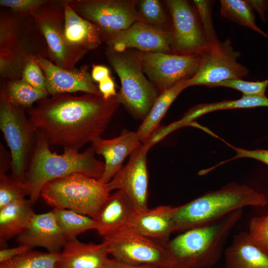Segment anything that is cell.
Segmentation results:
<instances>
[{
    "mask_svg": "<svg viewBox=\"0 0 268 268\" xmlns=\"http://www.w3.org/2000/svg\"><path fill=\"white\" fill-rule=\"evenodd\" d=\"M39 101L28 111L36 130L49 144L77 151L101 137L120 105L116 97L106 100L90 93H61Z\"/></svg>",
    "mask_w": 268,
    "mask_h": 268,
    "instance_id": "1",
    "label": "cell"
},
{
    "mask_svg": "<svg viewBox=\"0 0 268 268\" xmlns=\"http://www.w3.org/2000/svg\"><path fill=\"white\" fill-rule=\"evenodd\" d=\"M49 145L43 134L37 130L34 151L25 183L32 204L49 182L76 173L99 179L104 172V162L95 158L91 146L82 153L64 148L63 154H57L51 151Z\"/></svg>",
    "mask_w": 268,
    "mask_h": 268,
    "instance_id": "2",
    "label": "cell"
},
{
    "mask_svg": "<svg viewBox=\"0 0 268 268\" xmlns=\"http://www.w3.org/2000/svg\"><path fill=\"white\" fill-rule=\"evenodd\" d=\"M266 196L252 188L231 183L180 206H175L173 231H184L213 223L227 214L247 206L263 207Z\"/></svg>",
    "mask_w": 268,
    "mask_h": 268,
    "instance_id": "3",
    "label": "cell"
},
{
    "mask_svg": "<svg viewBox=\"0 0 268 268\" xmlns=\"http://www.w3.org/2000/svg\"><path fill=\"white\" fill-rule=\"evenodd\" d=\"M243 209L219 220L183 231L167 243L172 260V268H209L220 260L224 248Z\"/></svg>",
    "mask_w": 268,
    "mask_h": 268,
    "instance_id": "4",
    "label": "cell"
},
{
    "mask_svg": "<svg viewBox=\"0 0 268 268\" xmlns=\"http://www.w3.org/2000/svg\"><path fill=\"white\" fill-rule=\"evenodd\" d=\"M110 195L106 184L78 173L49 182L40 193L54 208L69 209L93 218Z\"/></svg>",
    "mask_w": 268,
    "mask_h": 268,
    "instance_id": "5",
    "label": "cell"
},
{
    "mask_svg": "<svg viewBox=\"0 0 268 268\" xmlns=\"http://www.w3.org/2000/svg\"><path fill=\"white\" fill-rule=\"evenodd\" d=\"M108 58L121 81L117 101L134 117L143 120L158 96V91L145 77L135 53L111 50Z\"/></svg>",
    "mask_w": 268,
    "mask_h": 268,
    "instance_id": "6",
    "label": "cell"
},
{
    "mask_svg": "<svg viewBox=\"0 0 268 268\" xmlns=\"http://www.w3.org/2000/svg\"><path fill=\"white\" fill-rule=\"evenodd\" d=\"M0 128L10 150L12 178L25 184V168L37 130L23 110L13 104L3 91L0 96Z\"/></svg>",
    "mask_w": 268,
    "mask_h": 268,
    "instance_id": "7",
    "label": "cell"
},
{
    "mask_svg": "<svg viewBox=\"0 0 268 268\" xmlns=\"http://www.w3.org/2000/svg\"><path fill=\"white\" fill-rule=\"evenodd\" d=\"M109 255L120 261L156 268H172L173 260L167 247L129 229L104 237Z\"/></svg>",
    "mask_w": 268,
    "mask_h": 268,
    "instance_id": "8",
    "label": "cell"
},
{
    "mask_svg": "<svg viewBox=\"0 0 268 268\" xmlns=\"http://www.w3.org/2000/svg\"><path fill=\"white\" fill-rule=\"evenodd\" d=\"M79 15L94 24L109 37L143 21L136 10L137 0H85L68 2Z\"/></svg>",
    "mask_w": 268,
    "mask_h": 268,
    "instance_id": "9",
    "label": "cell"
},
{
    "mask_svg": "<svg viewBox=\"0 0 268 268\" xmlns=\"http://www.w3.org/2000/svg\"><path fill=\"white\" fill-rule=\"evenodd\" d=\"M240 53L235 51L229 39L218 40L208 46L201 55L196 73L187 80V87L204 85L208 87L226 80L243 79L249 73L248 68L237 61Z\"/></svg>",
    "mask_w": 268,
    "mask_h": 268,
    "instance_id": "10",
    "label": "cell"
},
{
    "mask_svg": "<svg viewBox=\"0 0 268 268\" xmlns=\"http://www.w3.org/2000/svg\"><path fill=\"white\" fill-rule=\"evenodd\" d=\"M135 54L143 72L160 94L180 82L191 78L196 73L201 60V55L140 51Z\"/></svg>",
    "mask_w": 268,
    "mask_h": 268,
    "instance_id": "11",
    "label": "cell"
},
{
    "mask_svg": "<svg viewBox=\"0 0 268 268\" xmlns=\"http://www.w3.org/2000/svg\"><path fill=\"white\" fill-rule=\"evenodd\" d=\"M166 3L172 18V53L201 55L208 45L195 8L184 0H168Z\"/></svg>",
    "mask_w": 268,
    "mask_h": 268,
    "instance_id": "12",
    "label": "cell"
},
{
    "mask_svg": "<svg viewBox=\"0 0 268 268\" xmlns=\"http://www.w3.org/2000/svg\"><path fill=\"white\" fill-rule=\"evenodd\" d=\"M150 146L141 143L130 155L122 167L106 184L109 191H121L130 200L136 211L148 208V174L146 156Z\"/></svg>",
    "mask_w": 268,
    "mask_h": 268,
    "instance_id": "13",
    "label": "cell"
},
{
    "mask_svg": "<svg viewBox=\"0 0 268 268\" xmlns=\"http://www.w3.org/2000/svg\"><path fill=\"white\" fill-rule=\"evenodd\" d=\"M57 66L72 69L85 52L76 49L67 41L64 34V15L42 6L32 12Z\"/></svg>",
    "mask_w": 268,
    "mask_h": 268,
    "instance_id": "14",
    "label": "cell"
},
{
    "mask_svg": "<svg viewBox=\"0 0 268 268\" xmlns=\"http://www.w3.org/2000/svg\"><path fill=\"white\" fill-rule=\"evenodd\" d=\"M108 43L117 53L135 48L144 52L172 53L170 31L142 21L109 36Z\"/></svg>",
    "mask_w": 268,
    "mask_h": 268,
    "instance_id": "15",
    "label": "cell"
},
{
    "mask_svg": "<svg viewBox=\"0 0 268 268\" xmlns=\"http://www.w3.org/2000/svg\"><path fill=\"white\" fill-rule=\"evenodd\" d=\"M37 62L44 73L50 95L82 91L102 96L86 70L64 69L43 58Z\"/></svg>",
    "mask_w": 268,
    "mask_h": 268,
    "instance_id": "16",
    "label": "cell"
},
{
    "mask_svg": "<svg viewBox=\"0 0 268 268\" xmlns=\"http://www.w3.org/2000/svg\"><path fill=\"white\" fill-rule=\"evenodd\" d=\"M17 241L20 245L31 249L43 247L50 253H61L67 242L53 211L40 214L33 212Z\"/></svg>",
    "mask_w": 268,
    "mask_h": 268,
    "instance_id": "17",
    "label": "cell"
},
{
    "mask_svg": "<svg viewBox=\"0 0 268 268\" xmlns=\"http://www.w3.org/2000/svg\"><path fill=\"white\" fill-rule=\"evenodd\" d=\"M141 144L136 132L124 130L113 138H98L91 143L95 153L102 155L105 159L103 173L99 179L107 184L123 167L125 158Z\"/></svg>",
    "mask_w": 268,
    "mask_h": 268,
    "instance_id": "18",
    "label": "cell"
},
{
    "mask_svg": "<svg viewBox=\"0 0 268 268\" xmlns=\"http://www.w3.org/2000/svg\"><path fill=\"white\" fill-rule=\"evenodd\" d=\"M175 207L161 205L134 213L127 229L163 243H167L173 231Z\"/></svg>",
    "mask_w": 268,
    "mask_h": 268,
    "instance_id": "19",
    "label": "cell"
},
{
    "mask_svg": "<svg viewBox=\"0 0 268 268\" xmlns=\"http://www.w3.org/2000/svg\"><path fill=\"white\" fill-rule=\"evenodd\" d=\"M136 210L120 191L110 194L94 218L95 230L103 238L127 228Z\"/></svg>",
    "mask_w": 268,
    "mask_h": 268,
    "instance_id": "20",
    "label": "cell"
},
{
    "mask_svg": "<svg viewBox=\"0 0 268 268\" xmlns=\"http://www.w3.org/2000/svg\"><path fill=\"white\" fill-rule=\"evenodd\" d=\"M109 255L105 244L67 241L60 253L58 268H103Z\"/></svg>",
    "mask_w": 268,
    "mask_h": 268,
    "instance_id": "21",
    "label": "cell"
},
{
    "mask_svg": "<svg viewBox=\"0 0 268 268\" xmlns=\"http://www.w3.org/2000/svg\"><path fill=\"white\" fill-rule=\"evenodd\" d=\"M64 34L72 47L86 52L101 43V32L92 23L79 15L68 2L64 4Z\"/></svg>",
    "mask_w": 268,
    "mask_h": 268,
    "instance_id": "22",
    "label": "cell"
},
{
    "mask_svg": "<svg viewBox=\"0 0 268 268\" xmlns=\"http://www.w3.org/2000/svg\"><path fill=\"white\" fill-rule=\"evenodd\" d=\"M223 254L226 268H268V255L252 242L247 232L235 235Z\"/></svg>",
    "mask_w": 268,
    "mask_h": 268,
    "instance_id": "23",
    "label": "cell"
},
{
    "mask_svg": "<svg viewBox=\"0 0 268 268\" xmlns=\"http://www.w3.org/2000/svg\"><path fill=\"white\" fill-rule=\"evenodd\" d=\"M259 107H268V98L262 96H245L236 100H224L197 105L189 110L179 121L165 127V132L169 134L173 131L184 126H189L193 121L205 114L221 110L251 108Z\"/></svg>",
    "mask_w": 268,
    "mask_h": 268,
    "instance_id": "24",
    "label": "cell"
},
{
    "mask_svg": "<svg viewBox=\"0 0 268 268\" xmlns=\"http://www.w3.org/2000/svg\"><path fill=\"white\" fill-rule=\"evenodd\" d=\"M32 205L29 200L24 198L0 208V245L2 248L8 240L23 230L33 212Z\"/></svg>",
    "mask_w": 268,
    "mask_h": 268,
    "instance_id": "25",
    "label": "cell"
},
{
    "mask_svg": "<svg viewBox=\"0 0 268 268\" xmlns=\"http://www.w3.org/2000/svg\"><path fill=\"white\" fill-rule=\"evenodd\" d=\"M187 80L180 82L157 97L149 112L136 132L141 143H146L157 130L161 119L171 104L179 94L188 87Z\"/></svg>",
    "mask_w": 268,
    "mask_h": 268,
    "instance_id": "26",
    "label": "cell"
},
{
    "mask_svg": "<svg viewBox=\"0 0 268 268\" xmlns=\"http://www.w3.org/2000/svg\"><path fill=\"white\" fill-rule=\"evenodd\" d=\"M52 211L67 241L76 239L77 235L85 231L96 229L93 218L69 209L54 208Z\"/></svg>",
    "mask_w": 268,
    "mask_h": 268,
    "instance_id": "27",
    "label": "cell"
},
{
    "mask_svg": "<svg viewBox=\"0 0 268 268\" xmlns=\"http://www.w3.org/2000/svg\"><path fill=\"white\" fill-rule=\"evenodd\" d=\"M220 3L221 16L268 38V35L256 25L253 9L247 0H221Z\"/></svg>",
    "mask_w": 268,
    "mask_h": 268,
    "instance_id": "28",
    "label": "cell"
},
{
    "mask_svg": "<svg viewBox=\"0 0 268 268\" xmlns=\"http://www.w3.org/2000/svg\"><path fill=\"white\" fill-rule=\"evenodd\" d=\"M60 255L31 250L0 263V268H58Z\"/></svg>",
    "mask_w": 268,
    "mask_h": 268,
    "instance_id": "29",
    "label": "cell"
},
{
    "mask_svg": "<svg viewBox=\"0 0 268 268\" xmlns=\"http://www.w3.org/2000/svg\"><path fill=\"white\" fill-rule=\"evenodd\" d=\"M9 100L17 106L29 107L36 101L47 97V91L37 89L23 79L10 82L5 92Z\"/></svg>",
    "mask_w": 268,
    "mask_h": 268,
    "instance_id": "30",
    "label": "cell"
},
{
    "mask_svg": "<svg viewBox=\"0 0 268 268\" xmlns=\"http://www.w3.org/2000/svg\"><path fill=\"white\" fill-rule=\"evenodd\" d=\"M28 192L25 184L0 173V208L18 200L25 198Z\"/></svg>",
    "mask_w": 268,
    "mask_h": 268,
    "instance_id": "31",
    "label": "cell"
},
{
    "mask_svg": "<svg viewBox=\"0 0 268 268\" xmlns=\"http://www.w3.org/2000/svg\"><path fill=\"white\" fill-rule=\"evenodd\" d=\"M138 12L144 22L168 30L167 17L158 0H141Z\"/></svg>",
    "mask_w": 268,
    "mask_h": 268,
    "instance_id": "32",
    "label": "cell"
},
{
    "mask_svg": "<svg viewBox=\"0 0 268 268\" xmlns=\"http://www.w3.org/2000/svg\"><path fill=\"white\" fill-rule=\"evenodd\" d=\"M222 86L237 90L242 96H265L268 86V79L263 81H248L241 79L226 80L213 84L212 87Z\"/></svg>",
    "mask_w": 268,
    "mask_h": 268,
    "instance_id": "33",
    "label": "cell"
},
{
    "mask_svg": "<svg viewBox=\"0 0 268 268\" xmlns=\"http://www.w3.org/2000/svg\"><path fill=\"white\" fill-rule=\"evenodd\" d=\"M247 233L252 242L268 255V212L264 216L253 217Z\"/></svg>",
    "mask_w": 268,
    "mask_h": 268,
    "instance_id": "34",
    "label": "cell"
},
{
    "mask_svg": "<svg viewBox=\"0 0 268 268\" xmlns=\"http://www.w3.org/2000/svg\"><path fill=\"white\" fill-rule=\"evenodd\" d=\"M193 3L209 46L218 40L211 18V2L209 0H194Z\"/></svg>",
    "mask_w": 268,
    "mask_h": 268,
    "instance_id": "35",
    "label": "cell"
},
{
    "mask_svg": "<svg viewBox=\"0 0 268 268\" xmlns=\"http://www.w3.org/2000/svg\"><path fill=\"white\" fill-rule=\"evenodd\" d=\"M22 76L23 79L32 86L47 91L45 76L37 62L33 60L28 62L24 67Z\"/></svg>",
    "mask_w": 268,
    "mask_h": 268,
    "instance_id": "36",
    "label": "cell"
},
{
    "mask_svg": "<svg viewBox=\"0 0 268 268\" xmlns=\"http://www.w3.org/2000/svg\"><path fill=\"white\" fill-rule=\"evenodd\" d=\"M14 22L11 20L0 22V51H15L16 33Z\"/></svg>",
    "mask_w": 268,
    "mask_h": 268,
    "instance_id": "37",
    "label": "cell"
},
{
    "mask_svg": "<svg viewBox=\"0 0 268 268\" xmlns=\"http://www.w3.org/2000/svg\"><path fill=\"white\" fill-rule=\"evenodd\" d=\"M42 0H0L1 6L8 7L21 13H31L42 7L45 3Z\"/></svg>",
    "mask_w": 268,
    "mask_h": 268,
    "instance_id": "38",
    "label": "cell"
},
{
    "mask_svg": "<svg viewBox=\"0 0 268 268\" xmlns=\"http://www.w3.org/2000/svg\"><path fill=\"white\" fill-rule=\"evenodd\" d=\"M229 146L232 148L236 152V155L231 159L223 161L218 165L210 168V170L213 169L221 164L226 162L239 158H249L260 161L268 165V149H258L255 150H247L238 147H236L226 143Z\"/></svg>",
    "mask_w": 268,
    "mask_h": 268,
    "instance_id": "39",
    "label": "cell"
},
{
    "mask_svg": "<svg viewBox=\"0 0 268 268\" xmlns=\"http://www.w3.org/2000/svg\"><path fill=\"white\" fill-rule=\"evenodd\" d=\"M98 89L102 97L106 100L117 95L114 82L110 75L99 82Z\"/></svg>",
    "mask_w": 268,
    "mask_h": 268,
    "instance_id": "40",
    "label": "cell"
},
{
    "mask_svg": "<svg viewBox=\"0 0 268 268\" xmlns=\"http://www.w3.org/2000/svg\"><path fill=\"white\" fill-rule=\"evenodd\" d=\"M31 249L29 247L23 245L12 248H2L0 250V263L31 251Z\"/></svg>",
    "mask_w": 268,
    "mask_h": 268,
    "instance_id": "41",
    "label": "cell"
},
{
    "mask_svg": "<svg viewBox=\"0 0 268 268\" xmlns=\"http://www.w3.org/2000/svg\"><path fill=\"white\" fill-rule=\"evenodd\" d=\"M103 268H156L148 265H134L124 262L114 258H108Z\"/></svg>",
    "mask_w": 268,
    "mask_h": 268,
    "instance_id": "42",
    "label": "cell"
},
{
    "mask_svg": "<svg viewBox=\"0 0 268 268\" xmlns=\"http://www.w3.org/2000/svg\"><path fill=\"white\" fill-rule=\"evenodd\" d=\"M247 1L259 13L262 21L266 22V13L268 11V0H247Z\"/></svg>",
    "mask_w": 268,
    "mask_h": 268,
    "instance_id": "43",
    "label": "cell"
},
{
    "mask_svg": "<svg viewBox=\"0 0 268 268\" xmlns=\"http://www.w3.org/2000/svg\"><path fill=\"white\" fill-rule=\"evenodd\" d=\"M110 75V71L106 67L100 65L93 67L91 77L93 80L99 82Z\"/></svg>",
    "mask_w": 268,
    "mask_h": 268,
    "instance_id": "44",
    "label": "cell"
}]
</instances>
